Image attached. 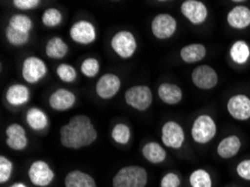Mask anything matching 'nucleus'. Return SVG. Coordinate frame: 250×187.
<instances>
[{
  "instance_id": "obj_5",
  "label": "nucleus",
  "mask_w": 250,
  "mask_h": 187,
  "mask_svg": "<svg viewBox=\"0 0 250 187\" xmlns=\"http://www.w3.org/2000/svg\"><path fill=\"white\" fill-rule=\"evenodd\" d=\"M125 101L132 109L146 111L153 103V92L147 85H134L125 92Z\"/></svg>"
},
{
  "instance_id": "obj_29",
  "label": "nucleus",
  "mask_w": 250,
  "mask_h": 187,
  "mask_svg": "<svg viewBox=\"0 0 250 187\" xmlns=\"http://www.w3.org/2000/svg\"><path fill=\"white\" fill-rule=\"evenodd\" d=\"M8 26L22 33H30V30L33 28V21L27 15L15 14L10 17Z\"/></svg>"
},
{
  "instance_id": "obj_19",
  "label": "nucleus",
  "mask_w": 250,
  "mask_h": 187,
  "mask_svg": "<svg viewBox=\"0 0 250 187\" xmlns=\"http://www.w3.org/2000/svg\"><path fill=\"white\" fill-rule=\"evenodd\" d=\"M158 98L168 105L179 104L183 99V91L174 83H162L157 89Z\"/></svg>"
},
{
  "instance_id": "obj_11",
  "label": "nucleus",
  "mask_w": 250,
  "mask_h": 187,
  "mask_svg": "<svg viewBox=\"0 0 250 187\" xmlns=\"http://www.w3.org/2000/svg\"><path fill=\"white\" fill-rule=\"evenodd\" d=\"M181 13L192 25H202L207 21L208 7L200 0H185L181 5Z\"/></svg>"
},
{
  "instance_id": "obj_35",
  "label": "nucleus",
  "mask_w": 250,
  "mask_h": 187,
  "mask_svg": "<svg viewBox=\"0 0 250 187\" xmlns=\"http://www.w3.org/2000/svg\"><path fill=\"white\" fill-rule=\"evenodd\" d=\"M181 186V178L176 173L169 171L166 173L164 176L162 177L160 187H180Z\"/></svg>"
},
{
  "instance_id": "obj_22",
  "label": "nucleus",
  "mask_w": 250,
  "mask_h": 187,
  "mask_svg": "<svg viewBox=\"0 0 250 187\" xmlns=\"http://www.w3.org/2000/svg\"><path fill=\"white\" fill-rule=\"evenodd\" d=\"M142 154L144 158L153 165H160V164L164 163L166 157H167V152L164 149V147L156 141H149V143L144 145Z\"/></svg>"
},
{
  "instance_id": "obj_23",
  "label": "nucleus",
  "mask_w": 250,
  "mask_h": 187,
  "mask_svg": "<svg viewBox=\"0 0 250 187\" xmlns=\"http://www.w3.org/2000/svg\"><path fill=\"white\" fill-rule=\"evenodd\" d=\"M181 60L187 64L201 62L207 56V47L203 44L193 43L185 45L180 51Z\"/></svg>"
},
{
  "instance_id": "obj_8",
  "label": "nucleus",
  "mask_w": 250,
  "mask_h": 187,
  "mask_svg": "<svg viewBox=\"0 0 250 187\" xmlns=\"http://www.w3.org/2000/svg\"><path fill=\"white\" fill-rule=\"evenodd\" d=\"M151 33L157 40L165 41L173 37L177 30V21L172 15L162 13L154 17L151 21Z\"/></svg>"
},
{
  "instance_id": "obj_10",
  "label": "nucleus",
  "mask_w": 250,
  "mask_h": 187,
  "mask_svg": "<svg viewBox=\"0 0 250 187\" xmlns=\"http://www.w3.org/2000/svg\"><path fill=\"white\" fill-rule=\"evenodd\" d=\"M191 80L193 84L198 89L208 91L214 89L218 85L219 76L213 67L207 65V64H202L192 71Z\"/></svg>"
},
{
  "instance_id": "obj_28",
  "label": "nucleus",
  "mask_w": 250,
  "mask_h": 187,
  "mask_svg": "<svg viewBox=\"0 0 250 187\" xmlns=\"http://www.w3.org/2000/svg\"><path fill=\"white\" fill-rule=\"evenodd\" d=\"M111 138L113 141H115V143H117L118 145L126 146V145L129 144V141L131 139L130 128L128 127L126 124L119 122V124L115 125V127L112 128Z\"/></svg>"
},
{
  "instance_id": "obj_25",
  "label": "nucleus",
  "mask_w": 250,
  "mask_h": 187,
  "mask_svg": "<svg viewBox=\"0 0 250 187\" xmlns=\"http://www.w3.org/2000/svg\"><path fill=\"white\" fill-rule=\"evenodd\" d=\"M26 122L28 127L35 131H41L47 128L48 118L43 110L40 108H30L26 113Z\"/></svg>"
},
{
  "instance_id": "obj_27",
  "label": "nucleus",
  "mask_w": 250,
  "mask_h": 187,
  "mask_svg": "<svg viewBox=\"0 0 250 187\" xmlns=\"http://www.w3.org/2000/svg\"><path fill=\"white\" fill-rule=\"evenodd\" d=\"M188 182H190L191 187H212L213 185L211 174L203 168L193 170Z\"/></svg>"
},
{
  "instance_id": "obj_7",
  "label": "nucleus",
  "mask_w": 250,
  "mask_h": 187,
  "mask_svg": "<svg viewBox=\"0 0 250 187\" xmlns=\"http://www.w3.org/2000/svg\"><path fill=\"white\" fill-rule=\"evenodd\" d=\"M28 178L33 185L37 187L50 186L55 178V173L44 160H35L28 168Z\"/></svg>"
},
{
  "instance_id": "obj_16",
  "label": "nucleus",
  "mask_w": 250,
  "mask_h": 187,
  "mask_svg": "<svg viewBox=\"0 0 250 187\" xmlns=\"http://www.w3.org/2000/svg\"><path fill=\"white\" fill-rule=\"evenodd\" d=\"M75 103H77V95L72 91L63 89V87L55 90L48 98V104H50L51 109L59 112L67 111V110L72 109Z\"/></svg>"
},
{
  "instance_id": "obj_31",
  "label": "nucleus",
  "mask_w": 250,
  "mask_h": 187,
  "mask_svg": "<svg viewBox=\"0 0 250 187\" xmlns=\"http://www.w3.org/2000/svg\"><path fill=\"white\" fill-rule=\"evenodd\" d=\"M5 35L8 43L13 46H22L29 42V33L20 32V30L11 28L10 26L6 27Z\"/></svg>"
},
{
  "instance_id": "obj_6",
  "label": "nucleus",
  "mask_w": 250,
  "mask_h": 187,
  "mask_svg": "<svg viewBox=\"0 0 250 187\" xmlns=\"http://www.w3.org/2000/svg\"><path fill=\"white\" fill-rule=\"evenodd\" d=\"M47 74L46 63L37 56H28L24 60L21 66V75L25 82L36 84Z\"/></svg>"
},
{
  "instance_id": "obj_34",
  "label": "nucleus",
  "mask_w": 250,
  "mask_h": 187,
  "mask_svg": "<svg viewBox=\"0 0 250 187\" xmlns=\"http://www.w3.org/2000/svg\"><path fill=\"white\" fill-rule=\"evenodd\" d=\"M14 170V164L6 156H0V184H5L10 179Z\"/></svg>"
},
{
  "instance_id": "obj_33",
  "label": "nucleus",
  "mask_w": 250,
  "mask_h": 187,
  "mask_svg": "<svg viewBox=\"0 0 250 187\" xmlns=\"http://www.w3.org/2000/svg\"><path fill=\"white\" fill-rule=\"evenodd\" d=\"M100 72V63L96 57H88L81 64V73L85 78H96Z\"/></svg>"
},
{
  "instance_id": "obj_4",
  "label": "nucleus",
  "mask_w": 250,
  "mask_h": 187,
  "mask_svg": "<svg viewBox=\"0 0 250 187\" xmlns=\"http://www.w3.org/2000/svg\"><path fill=\"white\" fill-rule=\"evenodd\" d=\"M113 52L123 60H129L137 51V41L129 30H119L112 36L110 42Z\"/></svg>"
},
{
  "instance_id": "obj_9",
  "label": "nucleus",
  "mask_w": 250,
  "mask_h": 187,
  "mask_svg": "<svg viewBox=\"0 0 250 187\" xmlns=\"http://www.w3.org/2000/svg\"><path fill=\"white\" fill-rule=\"evenodd\" d=\"M185 141L184 129L179 122L166 121L162 127V143L170 149H180Z\"/></svg>"
},
{
  "instance_id": "obj_13",
  "label": "nucleus",
  "mask_w": 250,
  "mask_h": 187,
  "mask_svg": "<svg viewBox=\"0 0 250 187\" xmlns=\"http://www.w3.org/2000/svg\"><path fill=\"white\" fill-rule=\"evenodd\" d=\"M227 110L233 119L247 121L250 119V98L248 95L238 93L231 97L227 102Z\"/></svg>"
},
{
  "instance_id": "obj_38",
  "label": "nucleus",
  "mask_w": 250,
  "mask_h": 187,
  "mask_svg": "<svg viewBox=\"0 0 250 187\" xmlns=\"http://www.w3.org/2000/svg\"><path fill=\"white\" fill-rule=\"evenodd\" d=\"M9 187H27V185H25L22 182H17V183H15V184H13Z\"/></svg>"
},
{
  "instance_id": "obj_30",
  "label": "nucleus",
  "mask_w": 250,
  "mask_h": 187,
  "mask_svg": "<svg viewBox=\"0 0 250 187\" xmlns=\"http://www.w3.org/2000/svg\"><path fill=\"white\" fill-rule=\"evenodd\" d=\"M62 21V13H61V10H59L58 8H54V7L46 9L43 13V15H42V22H43V25L47 28L58 27Z\"/></svg>"
},
{
  "instance_id": "obj_24",
  "label": "nucleus",
  "mask_w": 250,
  "mask_h": 187,
  "mask_svg": "<svg viewBox=\"0 0 250 187\" xmlns=\"http://www.w3.org/2000/svg\"><path fill=\"white\" fill-rule=\"evenodd\" d=\"M67 53H69V46L61 37L54 36L47 41L45 46V54L47 57L53 60H61L64 59Z\"/></svg>"
},
{
  "instance_id": "obj_20",
  "label": "nucleus",
  "mask_w": 250,
  "mask_h": 187,
  "mask_svg": "<svg viewBox=\"0 0 250 187\" xmlns=\"http://www.w3.org/2000/svg\"><path fill=\"white\" fill-rule=\"evenodd\" d=\"M30 91L26 85L16 83L11 84L6 91V100L13 106H21L29 101Z\"/></svg>"
},
{
  "instance_id": "obj_3",
  "label": "nucleus",
  "mask_w": 250,
  "mask_h": 187,
  "mask_svg": "<svg viewBox=\"0 0 250 187\" xmlns=\"http://www.w3.org/2000/svg\"><path fill=\"white\" fill-rule=\"evenodd\" d=\"M217 135V124L209 114H200L193 121L191 136L194 143L207 145Z\"/></svg>"
},
{
  "instance_id": "obj_1",
  "label": "nucleus",
  "mask_w": 250,
  "mask_h": 187,
  "mask_svg": "<svg viewBox=\"0 0 250 187\" xmlns=\"http://www.w3.org/2000/svg\"><path fill=\"white\" fill-rule=\"evenodd\" d=\"M98 139V131L90 118L78 114L60 129V140L67 149H82Z\"/></svg>"
},
{
  "instance_id": "obj_36",
  "label": "nucleus",
  "mask_w": 250,
  "mask_h": 187,
  "mask_svg": "<svg viewBox=\"0 0 250 187\" xmlns=\"http://www.w3.org/2000/svg\"><path fill=\"white\" fill-rule=\"evenodd\" d=\"M237 175L245 181L250 182V159H244L236 167Z\"/></svg>"
},
{
  "instance_id": "obj_18",
  "label": "nucleus",
  "mask_w": 250,
  "mask_h": 187,
  "mask_svg": "<svg viewBox=\"0 0 250 187\" xmlns=\"http://www.w3.org/2000/svg\"><path fill=\"white\" fill-rule=\"evenodd\" d=\"M241 145V140L237 135L227 136L218 144L217 154L222 159H231L240 151Z\"/></svg>"
},
{
  "instance_id": "obj_17",
  "label": "nucleus",
  "mask_w": 250,
  "mask_h": 187,
  "mask_svg": "<svg viewBox=\"0 0 250 187\" xmlns=\"http://www.w3.org/2000/svg\"><path fill=\"white\" fill-rule=\"evenodd\" d=\"M227 22L233 29H246L250 26V9L244 5H238L229 10Z\"/></svg>"
},
{
  "instance_id": "obj_14",
  "label": "nucleus",
  "mask_w": 250,
  "mask_h": 187,
  "mask_svg": "<svg viewBox=\"0 0 250 187\" xmlns=\"http://www.w3.org/2000/svg\"><path fill=\"white\" fill-rule=\"evenodd\" d=\"M121 80L117 74L105 73L98 80L96 93L102 100H110L120 91Z\"/></svg>"
},
{
  "instance_id": "obj_32",
  "label": "nucleus",
  "mask_w": 250,
  "mask_h": 187,
  "mask_svg": "<svg viewBox=\"0 0 250 187\" xmlns=\"http://www.w3.org/2000/svg\"><path fill=\"white\" fill-rule=\"evenodd\" d=\"M56 75L64 83H73L78 78L77 70L71 64L62 63L56 67Z\"/></svg>"
},
{
  "instance_id": "obj_39",
  "label": "nucleus",
  "mask_w": 250,
  "mask_h": 187,
  "mask_svg": "<svg viewBox=\"0 0 250 187\" xmlns=\"http://www.w3.org/2000/svg\"><path fill=\"white\" fill-rule=\"evenodd\" d=\"M231 187H236V186H231Z\"/></svg>"
},
{
  "instance_id": "obj_2",
  "label": "nucleus",
  "mask_w": 250,
  "mask_h": 187,
  "mask_svg": "<svg viewBox=\"0 0 250 187\" xmlns=\"http://www.w3.org/2000/svg\"><path fill=\"white\" fill-rule=\"evenodd\" d=\"M147 183L148 173L138 165L123 167L112 178V187H146Z\"/></svg>"
},
{
  "instance_id": "obj_37",
  "label": "nucleus",
  "mask_w": 250,
  "mask_h": 187,
  "mask_svg": "<svg viewBox=\"0 0 250 187\" xmlns=\"http://www.w3.org/2000/svg\"><path fill=\"white\" fill-rule=\"evenodd\" d=\"M40 0H14L13 5L15 8L20 10H32L40 6Z\"/></svg>"
},
{
  "instance_id": "obj_26",
  "label": "nucleus",
  "mask_w": 250,
  "mask_h": 187,
  "mask_svg": "<svg viewBox=\"0 0 250 187\" xmlns=\"http://www.w3.org/2000/svg\"><path fill=\"white\" fill-rule=\"evenodd\" d=\"M229 55L233 63L245 65L250 59V47L247 42L242 40L234 42L229 49Z\"/></svg>"
},
{
  "instance_id": "obj_21",
  "label": "nucleus",
  "mask_w": 250,
  "mask_h": 187,
  "mask_svg": "<svg viewBox=\"0 0 250 187\" xmlns=\"http://www.w3.org/2000/svg\"><path fill=\"white\" fill-rule=\"evenodd\" d=\"M64 186L65 187H98L97 182L90 174L85 171L75 169L66 174L64 178Z\"/></svg>"
},
{
  "instance_id": "obj_15",
  "label": "nucleus",
  "mask_w": 250,
  "mask_h": 187,
  "mask_svg": "<svg viewBox=\"0 0 250 187\" xmlns=\"http://www.w3.org/2000/svg\"><path fill=\"white\" fill-rule=\"evenodd\" d=\"M6 145L11 150L22 151L28 146L27 132L20 124H11L6 128Z\"/></svg>"
},
{
  "instance_id": "obj_12",
  "label": "nucleus",
  "mask_w": 250,
  "mask_h": 187,
  "mask_svg": "<svg viewBox=\"0 0 250 187\" xmlns=\"http://www.w3.org/2000/svg\"><path fill=\"white\" fill-rule=\"evenodd\" d=\"M70 37L77 44L90 45L97 40V30L92 22L79 21L71 26Z\"/></svg>"
}]
</instances>
